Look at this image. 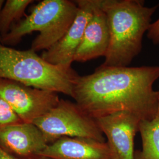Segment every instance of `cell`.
Listing matches in <instances>:
<instances>
[{"label": "cell", "instance_id": "obj_4", "mask_svg": "<svg viewBox=\"0 0 159 159\" xmlns=\"http://www.w3.org/2000/svg\"><path fill=\"white\" fill-rule=\"evenodd\" d=\"M77 12L75 1H42L34 7L29 16L13 26L1 42L3 44H14L25 35L39 31L31 49L35 52L45 51L63 37L73 23Z\"/></svg>", "mask_w": 159, "mask_h": 159}, {"label": "cell", "instance_id": "obj_6", "mask_svg": "<svg viewBox=\"0 0 159 159\" xmlns=\"http://www.w3.org/2000/svg\"><path fill=\"white\" fill-rule=\"evenodd\" d=\"M0 96L26 123H33L55 107L60 100L56 93L6 79H0Z\"/></svg>", "mask_w": 159, "mask_h": 159}, {"label": "cell", "instance_id": "obj_9", "mask_svg": "<svg viewBox=\"0 0 159 159\" xmlns=\"http://www.w3.org/2000/svg\"><path fill=\"white\" fill-rule=\"evenodd\" d=\"M48 143L33 123L21 122L0 127V147L19 158L39 156Z\"/></svg>", "mask_w": 159, "mask_h": 159}, {"label": "cell", "instance_id": "obj_14", "mask_svg": "<svg viewBox=\"0 0 159 159\" xmlns=\"http://www.w3.org/2000/svg\"><path fill=\"white\" fill-rule=\"evenodd\" d=\"M21 122L23 121L10 104L0 96V127Z\"/></svg>", "mask_w": 159, "mask_h": 159}, {"label": "cell", "instance_id": "obj_3", "mask_svg": "<svg viewBox=\"0 0 159 159\" xmlns=\"http://www.w3.org/2000/svg\"><path fill=\"white\" fill-rule=\"evenodd\" d=\"M79 77L71 66L52 64L31 49L19 50L0 43V79L71 97Z\"/></svg>", "mask_w": 159, "mask_h": 159}, {"label": "cell", "instance_id": "obj_16", "mask_svg": "<svg viewBox=\"0 0 159 159\" xmlns=\"http://www.w3.org/2000/svg\"><path fill=\"white\" fill-rule=\"evenodd\" d=\"M0 159H24L19 158L7 152L2 148L0 147Z\"/></svg>", "mask_w": 159, "mask_h": 159}, {"label": "cell", "instance_id": "obj_1", "mask_svg": "<svg viewBox=\"0 0 159 159\" xmlns=\"http://www.w3.org/2000/svg\"><path fill=\"white\" fill-rule=\"evenodd\" d=\"M159 78V66H100L92 74L79 75L71 97L94 119L128 111L150 120L159 110V92L153 89Z\"/></svg>", "mask_w": 159, "mask_h": 159}, {"label": "cell", "instance_id": "obj_8", "mask_svg": "<svg viewBox=\"0 0 159 159\" xmlns=\"http://www.w3.org/2000/svg\"><path fill=\"white\" fill-rule=\"evenodd\" d=\"M78 12L70 27L63 37L47 50L41 57L54 65L71 66L81 41L87 24L99 0H77Z\"/></svg>", "mask_w": 159, "mask_h": 159}, {"label": "cell", "instance_id": "obj_10", "mask_svg": "<svg viewBox=\"0 0 159 159\" xmlns=\"http://www.w3.org/2000/svg\"><path fill=\"white\" fill-rule=\"evenodd\" d=\"M99 0L85 27L81 41L74 56V61L84 63L104 57L110 44V31L106 14Z\"/></svg>", "mask_w": 159, "mask_h": 159}, {"label": "cell", "instance_id": "obj_2", "mask_svg": "<svg viewBox=\"0 0 159 159\" xmlns=\"http://www.w3.org/2000/svg\"><path fill=\"white\" fill-rule=\"evenodd\" d=\"M158 7H146L140 0H102L110 38L102 66L129 67L142 50L144 35Z\"/></svg>", "mask_w": 159, "mask_h": 159}, {"label": "cell", "instance_id": "obj_15", "mask_svg": "<svg viewBox=\"0 0 159 159\" xmlns=\"http://www.w3.org/2000/svg\"><path fill=\"white\" fill-rule=\"evenodd\" d=\"M147 36L154 44H159V18L150 24L148 30Z\"/></svg>", "mask_w": 159, "mask_h": 159}, {"label": "cell", "instance_id": "obj_19", "mask_svg": "<svg viewBox=\"0 0 159 159\" xmlns=\"http://www.w3.org/2000/svg\"><path fill=\"white\" fill-rule=\"evenodd\" d=\"M158 92H159V91H158Z\"/></svg>", "mask_w": 159, "mask_h": 159}, {"label": "cell", "instance_id": "obj_11", "mask_svg": "<svg viewBox=\"0 0 159 159\" xmlns=\"http://www.w3.org/2000/svg\"><path fill=\"white\" fill-rule=\"evenodd\" d=\"M39 156L49 159H111L106 142L64 137L47 145Z\"/></svg>", "mask_w": 159, "mask_h": 159}, {"label": "cell", "instance_id": "obj_17", "mask_svg": "<svg viewBox=\"0 0 159 159\" xmlns=\"http://www.w3.org/2000/svg\"><path fill=\"white\" fill-rule=\"evenodd\" d=\"M4 1L3 0H0V12H1V9H2V6H3V4H4ZM1 41V35H0V42Z\"/></svg>", "mask_w": 159, "mask_h": 159}, {"label": "cell", "instance_id": "obj_12", "mask_svg": "<svg viewBox=\"0 0 159 159\" xmlns=\"http://www.w3.org/2000/svg\"><path fill=\"white\" fill-rule=\"evenodd\" d=\"M139 132L142 148L135 151L134 159H159V110L153 119L140 121Z\"/></svg>", "mask_w": 159, "mask_h": 159}, {"label": "cell", "instance_id": "obj_7", "mask_svg": "<svg viewBox=\"0 0 159 159\" xmlns=\"http://www.w3.org/2000/svg\"><path fill=\"white\" fill-rule=\"evenodd\" d=\"M106 136L111 159H134V137L142 120L128 111H120L97 118Z\"/></svg>", "mask_w": 159, "mask_h": 159}, {"label": "cell", "instance_id": "obj_5", "mask_svg": "<svg viewBox=\"0 0 159 159\" xmlns=\"http://www.w3.org/2000/svg\"><path fill=\"white\" fill-rule=\"evenodd\" d=\"M48 144L64 137H83L105 142L106 137L96 119L76 102L60 99L57 105L33 122Z\"/></svg>", "mask_w": 159, "mask_h": 159}, {"label": "cell", "instance_id": "obj_13", "mask_svg": "<svg viewBox=\"0 0 159 159\" xmlns=\"http://www.w3.org/2000/svg\"><path fill=\"white\" fill-rule=\"evenodd\" d=\"M32 0H7L0 12V35L1 39L9 33L12 24L20 19Z\"/></svg>", "mask_w": 159, "mask_h": 159}, {"label": "cell", "instance_id": "obj_18", "mask_svg": "<svg viewBox=\"0 0 159 159\" xmlns=\"http://www.w3.org/2000/svg\"><path fill=\"white\" fill-rule=\"evenodd\" d=\"M49 159L48 158H47L46 157H44V156H39L36 157H35L34 159Z\"/></svg>", "mask_w": 159, "mask_h": 159}]
</instances>
